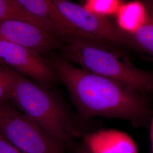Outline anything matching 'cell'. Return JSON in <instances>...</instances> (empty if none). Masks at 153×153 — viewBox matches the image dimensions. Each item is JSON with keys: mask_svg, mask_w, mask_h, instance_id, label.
Listing matches in <instances>:
<instances>
[{"mask_svg": "<svg viewBox=\"0 0 153 153\" xmlns=\"http://www.w3.org/2000/svg\"><path fill=\"white\" fill-rule=\"evenodd\" d=\"M150 141L151 153H153V117L151 120L150 128Z\"/></svg>", "mask_w": 153, "mask_h": 153, "instance_id": "cell-17", "label": "cell"}, {"mask_svg": "<svg viewBox=\"0 0 153 153\" xmlns=\"http://www.w3.org/2000/svg\"><path fill=\"white\" fill-rule=\"evenodd\" d=\"M53 2L76 30L87 38L109 45L134 47L129 36L107 18L99 16L69 1Z\"/></svg>", "mask_w": 153, "mask_h": 153, "instance_id": "cell-5", "label": "cell"}, {"mask_svg": "<svg viewBox=\"0 0 153 153\" xmlns=\"http://www.w3.org/2000/svg\"><path fill=\"white\" fill-rule=\"evenodd\" d=\"M151 61H152V62H153V57H152V58L151 59Z\"/></svg>", "mask_w": 153, "mask_h": 153, "instance_id": "cell-18", "label": "cell"}, {"mask_svg": "<svg viewBox=\"0 0 153 153\" xmlns=\"http://www.w3.org/2000/svg\"><path fill=\"white\" fill-rule=\"evenodd\" d=\"M0 39L22 46L42 56L55 49H60L62 46L59 40L40 28L18 20L0 22Z\"/></svg>", "mask_w": 153, "mask_h": 153, "instance_id": "cell-7", "label": "cell"}, {"mask_svg": "<svg viewBox=\"0 0 153 153\" xmlns=\"http://www.w3.org/2000/svg\"><path fill=\"white\" fill-rule=\"evenodd\" d=\"M7 20L27 22L48 33L43 22L27 10L18 0H0V22Z\"/></svg>", "mask_w": 153, "mask_h": 153, "instance_id": "cell-11", "label": "cell"}, {"mask_svg": "<svg viewBox=\"0 0 153 153\" xmlns=\"http://www.w3.org/2000/svg\"><path fill=\"white\" fill-rule=\"evenodd\" d=\"M123 3V1L120 0H88L83 6L95 14L107 18L116 16Z\"/></svg>", "mask_w": 153, "mask_h": 153, "instance_id": "cell-13", "label": "cell"}, {"mask_svg": "<svg viewBox=\"0 0 153 153\" xmlns=\"http://www.w3.org/2000/svg\"><path fill=\"white\" fill-rule=\"evenodd\" d=\"M13 96L11 69L0 64V102L10 101Z\"/></svg>", "mask_w": 153, "mask_h": 153, "instance_id": "cell-14", "label": "cell"}, {"mask_svg": "<svg viewBox=\"0 0 153 153\" xmlns=\"http://www.w3.org/2000/svg\"><path fill=\"white\" fill-rule=\"evenodd\" d=\"M145 2L148 10L146 21L136 33L129 36L134 47L142 49L153 57V1Z\"/></svg>", "mask_w": 153, "mask_h": 153, "instance_id": "cell-12", "label": "cell"}, {"mask_svg": "<svg viewBox=\"0 0 153 153\" xmlns=\"http://www.w3.org/2000/svg\"><path fill=\"white\" fill-rule=\"evenodd\" d=\"M73 151L74 153H91L89 149L83 141L80 143H77Z\"/></svg>", "mask_w": 153, "mask_h": 153, "instance_id": "cell-16", "label": "cell"}, {"mask_svg": "<svg viewBox=\"0 0 153 153\" xmlns=\"http://www.w3.org/2000/svg\"><path fill=\"white\" fill-rule=\"evenodd\" d=\"M18 1L27 10L43 22L49 35L61 42L68 39H88L76 30L55 5L53 1L18 0Z\"/></svg>", "mask_w": 153, "mask_h": 153, "instance_id": "cell-8", "label": "cell"}, {"mask_svg": "<svg viewBox=\"0 0 153 153\" xmlns=\"http://www.w3.org/2000/svg\"><path fill=\"white\" fill-rule=\"evenodd\" d=\"M82 141L91 153H138L133 138L123 131L104 129L83 135Z\"/></svg>", "mask_w": 153, "mask_h": 153, "instance_id": "cell-9", "label": "cell"}, {"mask_svg": "<svg viewBox=\"0 0 153 153\" xmlns=\"http://www.w3.org/2000/svg\"><path fill=\"white\" fill-rule=\"evenodd\" d=\"M0 153H25L0 134Z\"/></svg>", "mask_w": 153, "mask_h": 153, "instance_id": "cell-15", "label": "cell"}, {"mask_svg": "<svg viewBox=\"0 0 153 153\" xmlns=\"http://www.w3.org/2000/svg\"><path fill=\"white\" fill-rule=\"evenodd\" d=\"M115 16L119 28L128 36L131 35L146 21L148 10L145 2H124Z\"/></svg>", "mask_w": 153, "mask_h": 153, "instance_id": "cell-10", "label": "cell"}, {"mask_svg": "<svg viewBox=\"0 0 153 153\" xmlns=\"http://www.w3.org/2000/svg\"><path fill=\"white\" fill-rule=\"evenodd\" d=\"M14 106L27 116L65 150H73L81 135L78 119L50 88L11 69Z\"/></svg>", "mask_w": 153, "mask_h": 153, "instance_id": "cell-2", "label": "cell"}, {"mask_svg": "<svg viewBox=\"0 0 153 153\" xmlns=\"http://www.w3.org/2000/svg\"><path fill=\"white\" fill-rule=\"evenodd\" d=\"M64 83L79 118L121 119L136 127L147 124L151 115L148 100L131 86L73 65L62 56L45 58Z\"/></svg>", "mask_w": 153, "mask_h": 153, "instance_id": "cell-1", "label": "cell"}, {"mask_svg": "<svg viewBox=\"0 0 153 153\" xmlns=\"http://www.w3.org/2000/svg\"><path fill=\"white\" fill-rule=\"evenodd\" d=\"M61 43L62 56L81 68L123 83L139 93L153 90V73L134 66L126 57L109 48V44L81 38Z\"/></svg>", "mask_w": 153, "mask_h": 153, "instance_id": "cell-3", "label": "cell"}, {"mask_svg": "<svg viewBox=\"0 0 153 153\" xmlns=\"http://www.w3.org/2000/svg\"><path fill=\"white\" fill-rule=\"evenodd\" d=\"M0 134L25 153H65V150L9 102H0Z\"/></svg>", "mask_w": 153, "mask_h": 153, "instance_id": "cell-4", "label": "cell"}, {"mask_svg": "<svg viewBox=\"0 0 153 153\" xmlns=\"http://www.w3.org/2000/svg\"><path fill=\"white\" fill-rule=\"evenodd\" d=\"M0 64L47 88L59 81L43 56L22 46L0 39Z\"/></svg>", "mask_w": 153, "mask_h": 153, "instance_id": "cell-6", "label": "cell"}]
</instances>
